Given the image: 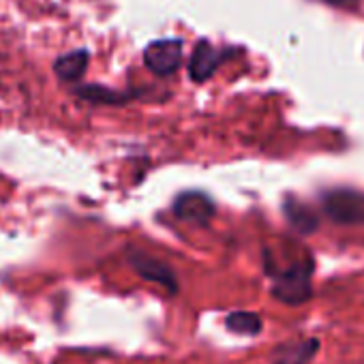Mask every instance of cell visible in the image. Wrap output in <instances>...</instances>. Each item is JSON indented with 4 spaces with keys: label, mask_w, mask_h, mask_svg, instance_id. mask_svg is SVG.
<instances>
[{
    "label": "cell",
    "mask_w": 364,
    "mask_h": 364,
    "mask_svg": "<svg viewBox=\"0 0 364 364\" xmlns=\"http://www.w3.org/2000/svg\"><path fill=\"white\" fill-rule=\"evenodd\" d=\"M272 274V296L287 304V306H300L311 300L313 296V283L311 272L313 264H294L285 270H268Z\"/></svg>",
    "instance_id": "cell-1"
},
{
    "label": "cell",
    "mask_w": 364,
    "mask_h": 364,
    "mask_svg": "<svg viewBox=\"0 0 364 364\" xmlns=\"http://www.w3.org/2000/svg\"><path fill=\"white\" fill-rule=\"evenodd\" d=\"M323 213L338 225L364 223V193L355 189H332L321 198Z\"/></svg>",
    "instance_id": "cell-2"
},
{
    "label": "cell",
    "mask_w": 364,
    "mask_h": 364,
    "mask_svg": "<svg viewBox=\"0 0 364 364\" xmlns=\"http://www.w3.org/2000/svg\"><path fill=\"white\" fill-rule=\"evenodd\" d=\"M127 262L131 264V268L144 279V281H150V283H156L161 285L167 294H178V279H176V272L161 259L148 255L146 251L141 249H135V247H129L127 249Z\"/></svg>",
    "instance_id": "cell-3"
},
{
    "label": "cell",
    "mask_w": 364,
    "mask_h": 364,
    "mask_svg": "<svg viewBox=\"0 0 364 364\" xmlns=\"http://www.w3.org/2000/svg\"><path fill=\"white\" fill-rule=\"evenodd\" d=\"M144 65L159 77L173 75L182 65V41L159 39L144 50Z\"/></svg>",
    "instance_id": "cell-4"
},
{
    "label": "cell",
    "mask_w": 364,
    "mask_h": 364,
    "mask_svg": "<svg viewBox=\"0 0 364 364\" xmlns=\"http://www.w3.org/2000/svg\"><path fill=\"white\" fill-rule=\"evenodd\" d=\"M171 213L180 221L204 228L213 221L217 210H215V202L210 196H206L202 191H185L173 200Z\"/></svg>",
    "instance_id": "cell-5"
},
{
    "label": "cell",
    "mask_w": 364,
    "mask_h": 364,
    "mask_svg": "<svg viewBox=\"0 0 364 364\" xmlns=\"http://www.w3.org/2000/svg\"><path fill=\"white\" fill-rule=\"evenodd\" d=\"M223 58H225L223 50H217L206 39L198 41V46L191 54V63H189V77L198 84L210 80L215 75V71L219 69V65L223 63Z\"/></svg>",
    "instance_id": "cell-6"
},
{
    "label": "cell",
    "mask_w": 364,
    "mask_h": 364,
    "mask_svg": "<svg viewBox=\"0 0 364 364\" xmlns=\"http://www.w3.org/2000/svg\"><path fill=\"white\" fill-rule=\"evenodd\" d=\"M317 351H319L317 338L281 343L272 353V364H309Z\"/></svg>",
    "instance_id": "cell-7"
},
{
    "label": "cell",
    "mask_w": 364,
    "mask_h": 364,
    "mask_svg": "<svg viewBox=\"0 0 364 364\" xmlns=\"http://www.w3.org/2000/svg\"><path fill=\"white\" fill-rule=\"evenodd\" d=\"M283 213H285L289 225L300 234H313L319 228V217L315 215V210L311 206H306L304 202H300L298 198H294V196L285 198Z\"/></svg>",
    "instance_id": "cell-8"
},
{
    "label": "cell",
    "mask_w": 364,
    "mask_h": 364,
    "mask_svg": "<svg viewBox=\"0 0 364 364\" xmlns=\"http://www.w3.org/2000/svg\"><path fill=\"white\" fill-rule=\"evenodd\" d=\"M88 52L86 50H73L69 54H63L56 58L54 63V73L63 80V82H77L86 69H88Z\"/></svg>",
    "instance_id": "cell-9"
},
{
    "label": "cell",
    "mask_w": 364,
    "mask_h": 364,
    "mask_svg": "<svg viewBox=\"0 0 364 364\" xmlns=\"http://www.w3.org/2000/svg\"><path fill=\"white\" fill-rule=\"evenodd\" d=\"M75 95L84 101H90V103H105V105H120L124 101L131 99V95L127 92H120V90H114V88H105V86H99V84H88V86H80L75 88Z\"/></svg>",
    "instance_id": "cell-10"
},
{
    "label": "cell",
    "mask_w": 364,
    "mask_h": 364,
    "mask_svg": "<svg viewBox=\"0 0 364 364\" xmlns=\"http://www.w3.org/2000/svg\"><path fill=\"white\" fill-rule=\"evenodd\" d=\"M225 326L230 332L240 336H257L262 332V317L253 311H234L225 317Z\"/></svg>",
    "instance_id": "cell-11"
},
{
    "label": "cell",
    "mask_w": 364,
    "mask_h": 364,
    "mask_svg": "<svg viewBox=\"0 0 364 364\" xmlns=\"http://www.w3.org/2000/svg\"><path fill=\"white\" fill-rule=\"evenodd\" d=\"M326 3H330V5H338V7H351L353 3H358V0H326Z\"/></svg>",
    "instance_id": "cell-12"
}]
</instances>
